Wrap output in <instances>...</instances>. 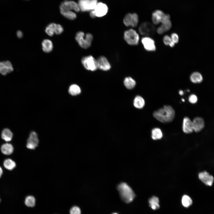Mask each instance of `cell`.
I'll return each mask as SVG.
<instances>
[{"label":"cell","mask_w":214,"mask_h":214,"mask_svg":"<svg viewBox=\"0 0 214 214\" xmlns=\"http://www.w3.org/2000/svg\"><path fill=\"white\" fill-rule=\"evenodd\" d=\"M153 114V117L160 122L169 123L174 120L175 111L171 106L166 105L155 111Z\"/></svg>","instance_id":"obj_1"},{"label":"cell","mask_w":214,"mask_h":214,"mask_svg":"<svg viewBox=\"0 0 214 214\" xmlns=\"http://www.w3.org/2000/svg\"><path fill=\"white\" fill-rule=\"evenodd\" d=\"M122 199L125 202L129 203L132 202L135 195L131 188L126 183H122L117 187Z\"/></svg>","instance_id":"obj_2"},{"label":"cell","mask_w":214,"mask_h":214,"mask_svg":"<svg viewBox=\"0 0 214 214\" xmlns=\"http://www.w3.org/2000/svg\"><path fill=\"white\" fill-rule=\"evenodd\" d=\"M75 39L80 47L86 49L91 46L93 37L90 33H87L85 35L83 32H79L76 33Z\"/></svg>","instance_id":"obj_3"},{"label":"cell","mask_w":214,"mask_h":214,"mask_svg":"<svg viewBox=\"0 0 214 214\" xmlns=\"http://www.w3.org/2000/svg\"><path fill=\"white\" fill-rule=\"evenodd\" d=\"M124 38L128 44L136 45L139 43V37L136 31L133 29H130L124 32Z\"/></svg>","instance_id":"obj_4"},{"label":"cell","mask_w":214,"mask_h":214,"mask_svg":"<svg viewBox=\"0 0 214 214\" xmlns=\"http://www.w3.org/2000/svg\"><path fill=\"white\" fill-rule=\"evenodd\" d=\"M60 12H70L73 11L78 12L80 9L77 3L73 1H65L60 5Z\"/></svg>","instance_id":"obj_5"},{"label":"cell","mask_w":214,"mask_h":214,"mask_svg":"<svg viewBox=\"0 0 214 214\" xmlns=\"http://www.w3.org/2000/svg\"><path fill=\"white\" fill-rule=\"evenodd\" d=\"M139 33L142 35L148 36L153 35L155 33V28L152 23L149 22L142 23L139 29Z\"/></svg>","instance_id":"obj_6"},{"label":"cell","mask_w":214,"mask_h":214,"mask_svg":"<svg viewBox=\"0 0 214 214\" xmlns=\"http://www.w3.org/2000/svg\"><path fill=\"white\" fill-rule=\"evenodd\" d=\"M81 61L84 67L88 70L93 71L97 69L96 60L92 56L83 57Z\"/></svg>","instance_id":"obj_7"},{"label":"cell","mask_w":214,"mask_h":214,"mask_svg":"<svg viewBox=\"0 0 214 214\" xmlns=\"http://www.w3.org/2000/svg\"><path fill=\"white\" fill-rule=\"evenodd\" d=\"M97 0H79L78 4L83 12L93 10L97 3Z\"/></svg>","instance_id":"obj_8"},{"label":"cell","mask_w":214,"mask_h":214,"mask_svg":"<svg viewBox=\"0 0 214 214\" xmlns=\"http://www.w3.org/2000/svg\"><path fill=\"white\" fill-rule=\"evenodd\" d=\"M139 22L138 15L136 13H128L124 18L123 22L127 26L136 27Z\"/></svg>","instance_id":"obj_9"},{"label":"cell","mask_w":214,"mask_h":214,"mask_svg":"<svg viewBox=\"0 0 214 214\" xmlns=\"http://www.w3.org/2000/svg\"><path fill=\"white\" fill-rule=\"evenodd\" d=\"M161 23V25L157 29V32L159 34H162L166 32L171 27V23L169 14H165Z\"/></svg>","instance_id":"obj_10"},{"label":"cell","mask_w":214,"mask_h":214,"mask_svg":"<svg viewBox=\"0 0 214 214\" xmlns=\"http://www.w3.org/2000/svg\"><path fill=\"white\" fill-rule=\"evenodd\" d=\"M39 142L37 133L34 131H32L30 133L27 140L26 147L29 149H34L38 146Z\"/></svg>","instance_id":"obj_11"},{"label":"cell","mask_w":214,"mask_h":214,"mask_svg":"<svg viewBox=\"0 0 214 214\" xmlns=\"http://www.w3.org/2000/svg\"><path fill=\"white\" fill-rule=\"evenodd\" d=\"M96 60L97 69L104 71H108L111 69V64L105 56H100Z\"/></svg>","instance_id":"obj_12"},{"label":"cell","mask_w":214,"mask_h":214,"mask_svg":"<svg viewBox=\"0 0 214 214\" xmlns=\"http://www.w3.org/2000/svg\"><path fill=\"white\" fill-rule=\"evenodd\" d=\"M141 42L145 50L149 51L155 50V42L152 38L147 36L144 37L142 38Z\"/></svg>","instance_id":"obj_13"},{"label":"cell","mask_w":214,"mask_h":214,"mask_svg":"<svg viewBox=\"0 0 214 214\" xmlns=\"http://www.w3.org/2000/svg\"><path fill=\"white\" fill-rule=\"evenodd\" d=\"M94 10L96 17H101L107 14L108 8L106 4L100 2L97 3Z\"/></svg>","instance_id":"obj_14"},{"label":"cell","mask_w":214,"mask_h":214,"mask_svg":"<svg viewBox=\"0 0 214 214\" xmlns=\"http://www.w3.org/2000/svg\"><path fill=\"white\" fill-rule=\"evenodd\" d=\"M192 122L193 130L196 132H200L204 127V121L203 119L201 117H196Z\"/></svg>","instance_id":"obj_15"},{"label":"cell","mask_w":214,"mask_h":214,"mask_svg":"<svg viewBox=\"0 0 214 214\" xmlns=\"http://www.w3.org/2000/svg\"><path fill=\"white\" fill-rule=\"evenodd\" d=\"M199 179L207 185L211 186L213 183V177L206 171L199 173Z\"/></svg>","instance_id":"obj_16"},{"label":"cell","mask_w":214,"mask_h":214,"mask_svg":"<svg viewBox=\"0 0 214 214\" xmlns=\"http://www.w3.org/2000/svg\"><path fill=\"white\" fill-rule=\"evenodd\" d=\"M13 68L11 63L7 61L0 62V73L6 75L13 71Z\"/></svg>","instance_id":"obj_17"},{"label":"cell","mask_w":214,"mask_h":214,"mask_svg":"<svg viewBox=\"0 0 214 214\" xmlns=\"http://www.w3.org/2000/svg\"><path fill=\"white\" fill-rule=\"evenodd\" d=\"M182 129L187 134L191 133L193 131L192 121L188 117H184L183 120Z\"/></svg>","instance_id":"obj_18"},{"label":"cell","mask_w":214,"mask_h":214,"mask_svg":"<svg viewBox=\"0 0 214 214\" xmlns=\"http://www.w3.org/2000/svg\"><path fill=\"white\" fill-rule=\"evenodd\" d=\"M165 14L160 10H156L152 14V20L153 23L158 25L161 23Z\"/></svg>","instance_id":"obj_19"},{"label":"cell","mask_w":214,"mask_h":214,"mask_svg":"<svg viewBox=\"0 0 214 214\" xmlns=\"http://www.w3.org/2000/svg\"><path fill=\"white\" fill-rule=\"evenodd\" d=\"M43 51L45 53L51 52L53 48V44L52 41L48 39L44 40L42 43Z\"/></svg>","instance_id":"obj_20"},{"label":"cell","mask_w":214,"mask_h":214,"mask_svg":"<svg viewBox=\"0 0 214 214\" xmlns=\"http://www.w3.org/2000/svg\"><path fill=\"white\" fill-rule=\"evenodd\" d=\"M1 152L4 154L8 155L13 152L14 149L12 145L10 144L6 143L2 144L1 147Z\"/></svg>","instance_id":"obj_21"},{"label":"cell","mask_w":214,"mask_h":214,"mask_svg":"<svg viewBox=\"0 0 214 214\" xmlns=\"http://www.w3.org/2000/svg\"><path fill=\"white\" fill-rule=\"evenodd\" d=\"M191 81L194 84H199L201 83L203 80V78L202 74L197 72H194L192 73L190 78Z\"/></svg>","instance_id":"obj_22"},{"label":"cell","mask_w":214,"mask_h":214,"mask_svg":"<svg viewBox=\"0 0 214 214\" xmlns=\"http://www.w3.org/2000/svg\"><path fill=\"white\" fill-rule=\"evenodd\" d=\"M13 133L8 128H5L2 131L1 137L2 139L6 141H11L12 138Z\"/></svg>","instance_id":"obj_23"},{"label":"cell","mask_w":214,"mask_h":214,"mask_svg":"<svg viewBox=\"0 0 214 214\" xmlns=\"http://www.w3.org/2000/svg\"><path fill=\"white\" fill-rule=\"evenodd\" d=\"M145 104L144 100L141 97L137 96L134 98L133 104L136 108L139 109L142 108L144 107Z\"/></svg>","instance_id":"obj_24"},{"label":"cell","mask_w":214,"mask_h":214,"mask_svg":"<svg viewBox=\"0 0 214 214\" xmlns=\"http://www.w3.org/2000/svg\"><path fill=\"white\" fill-rule=\"evenodd\" d=\"M150 206L153 210L158 209L160 207L159 201L158 198L153 196L149 200Z\"/></svg>","instance_id":"obj_25"},{"label":"cell","mask_w":214,"mask_h":214,"mask_svg":"<svg viewBox=\"0 0 214 214\" xmlns=\"http://www.w3.org/2000/svg\"><path fill=\"white\" fill-rule=\"evenodd\" d=\"M152 138L154 140L161 139L163 135L161 129L159 128H155L152 129L151 132Z\"/></svg>","instance_id":"obj_26"},{"label":"cell","mask_w":214,"mask_h":214,"mask_svg":"<svg viewBox=\"0 0 214 214\" xmlns=\"http://www.w3.org/2000/svg\"><path fill=\"white\" fill-rule=\"evenodd\" d=\"M124 84L127 89H131L135 87L136 84V82L135 80L131 77H128L125 78Z\"/></svg>","instance_id":"obj_27"},{"label":"cell","mask_w":214,"mask_h":214,"mask_svg":"<svg viewBox=\"0 0 214 214\" xmlns=\"http://www.w3.org/2000/svg\"><path fill=\"white\" fill-rule=\"evenodd\" d=\"M36 199L32 195H29L26 197L24 202V204L27 207H32L35 205Z\"/></svg>","instance_id":"obj_28"},{"label":"cell","mask_w":214,"mask_h":214,"mask_svg":"<svg viewBox=\"0 0 214 214\" xmlns=\"http://www.w3.org/2000/svg\"><path fill=\"white\" fill-rule=\"evenodd\" d=\"M4 167L7 169L11 170L16 167V163L14 161L10 159H7L4 161Z\"/></svg>","instance_id":"obj_29"},{"label":"cell","mask_w":214,"mask_h":214,"mask_svg":"<svg viewBox=\"0 0 214 214\" xmlns=\"http://www.w3.org/2000/svg\"><path fill=\"white\" fill-rule=\"evenodd\" d=\"M81 92L80 87L77 85L73 84L71 85L69 89V93L72 95H76Z\"/></svg>","instance_id":"obj_30"},{"label":"cell","mask_w":214,"mask_h":214,"mask_svg":"<svg viewBox=\"0 0 214 214\" xmlns=\"http://www.w3.org/2000/svg\"><path fill=\"white\" fill-rule=\"evenodd\" d=\"M182 203L184 207H188L192 204V201L189 196L184 195L182 198Z\"/></svg>","instance_id":"obj_31"},{"label":"cell","mask_w":214,"mask_h":214,"mask_svg":"<svg viewBox=\"0 0 214 214\" xmlns=\"http://www.w3.org/2000/svg\"><path fill=\"white\" fill-rule=\"evenodd\" d=\"M61 14L66 18L71 20H74L76 18V15L73 12H60Z\"/></svg>","instance_id":"obj_32"},{"label":"cell","mask_w":214,"mask_h":214,"mask_svg":"<svg viewBox=\"0 0 214 214\" xmlns=\"http://www.w3.org/2000/svg\"><path fill=\"white\" fill-rule=\"evenodd\" d=\"M52 25L54 33L56 34H61L63 31L62 26L59 24H56L52 23Z\"/></svg>","instance_id":"obj_33"},{"label":"cell","mask_w":214,"mask_h":214,"mask_svg":"<svg viewBox=\"0 0 214 214\" xmlns=\"http://www.w3.org/2000/svg\"><path fill=\"white\" fill-rule=\"evenodd\" d=\"M45 32L47 34L50 36H53L54 34L52 23L49 24L46 28Z\"/></svg>","instance_id":"obj_34"},{"label":"cell","mask_w":214,"mask_h":214,"mask_svg":"<svg viewBox=\"0 0 214 214\" xmlns=\"http://www.w3.org/2000/svg\"><path fill=\"white\" fill-rule=\"evenodd\" d=\"M81 210L80 208L76 206L72 207L70 209V214H81Z\"/></svg>","instance_id":"obj_35"},{"label":"cell","mask_w":214,"mask_h":214,"mask_svg":"<svg viewBox=\"0 0 214 214\" xmlns=\"http://www.w3.org/2000/svg\"><path fill=\"white\" fill-rule=\"evenodd\" d=\"M188 101L191 103H196L198 101L197 97L195 95L193 94H191L189 97Z\"/></svg>","instance_id":"obj_36"},{"label":"cell","mask_w":214,"mask_h":214,"mask_svg":"<svg viewBox=\"0 0 214 214\" xmlns=\"http://www.w3.org/2000/svg\"><path fill=\"white\" fill-rule=\"evenodd\" d=\"M163 40L164 44L166 45H169L172 42L171 37L168 35L164 36Z\"/></svg>","instance_id":"obj_37"},{"label":"cell","mask_w":214,"mask_h":214,"mask_svg":"<svg viewBox=\"0 0 214 214\" xmlns=\"http://www.w3.org/2000/svg\"><path fill=\"white\" fill-rule=\"evenodd\" d=\"M171 41L175 44L178 43L179 41V37L178 35L175 33H172L171 37Z\"/></svg>","instance_id":"obj_38"},{"label":"cell","mask_w":214,"mask_h":214,"mask_svg":"<svg viewBox=\"0 0 214 214\" xmlns=\"http://www.w3.org/2000/svg\"><path fill=\"white\" fill-rule=\"evenodd\" d=\"M89 15L92 18H95L96 17L94 10L90 11Z\"/></svg>","instance_id":"obj_39"},{"label":"cell","mask_w":214,"mask_h":214,"mask_svg":"<svg viewBox=\"0 0 214 214\" xmlns=\"http://www.w3.org/2000/svg\"><path fill=\"white\" fill-rule=\"evenodd\" d=\"M17 35L19 38H21L23 36V34L22 32L20 31L17 32Z\"/></svg>","instance_id":"obj_40"},{"label":"cell","mask_w":214,"mask_h":214,"mask_svg":"<svg viewBox=\"0 0 214 214\" xmlns=\"http://www.w3.org/2000/svg\"><path fill=\"white\" fill-rule=\"evenodd\" d=\"M179 93L180 95H184V92L182 90H180L179 91Z\"/></svg>","instance_id":"obj_41"},{"label":"cell","mask_w":214,"mask_h":214,"mask_svg":"<svg viewBox=\"0 0 214 214\" xmlns=\"http://www.w3.org/2000/svg\"><path fill=\"white\" fill-rule=\"evenodd\" d=\"M3 174V170L1 168L0 166V178L1 176Z\"/></svg>","instance_id":"obj_42"},{"label":"cell","mask_w":214,"mask_h":214,"mask_svg":"<svg viewBox=\"0 0 214 214\" xmlns=\"http://www.w3.org/2000/svg\"><path fill=\"white\" fill-rule=\"evenodd\" d=\"M182 100L183 102L185 101V100L183 98L182 99Z\"/></svg>","instance_id":"obj_43"},{"label":"cell","mask_w":214,"mask_h":214,"mask_svg":"<svg viewBox=\"0 0 214 214\" xmlns=\"http://www.w3.org/2000/svg\"><path fill=\"white\" fill-rule=\"evenodd\" d=\"M118 214L117 213H113V214Z\"/></svg>","instance_id":"obj_44"},{"label":"cell","mask_w":214,"mask_h":214,"mask_svg":"<svg viewBox=\"0 0 214 214\" xmlns=\"http://www.w3.org/2000/svg\"><path fill=\"white\" fill-rule=\"evenodd\" d=\"M187 91L189 92L190 91L188 89V90H187Z\"/></svg>","instance_id":"obj_45"},{"label":"cell","mask_w":214,"mask_h":214,"mask_svg":"<svg viewBox=\"0 0 214 214\" xmlns=\"http://www.w3.org/2000/svg\"><path fill=\"white\" fill-rule=\"evenodd\" d=\"M1 202V199H0V202Z\"/></svg>","instance_id":"obj_46"}]
</instances>
